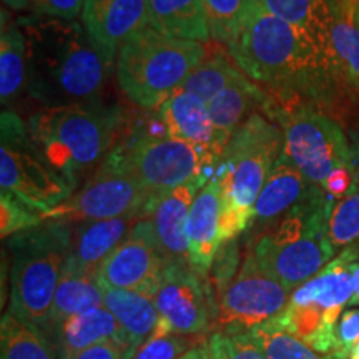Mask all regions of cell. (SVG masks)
Listing matches in <instances>:
<instances>
[{"label":"cell","mask_w":359,"mask_h":359,"mask_svg":"<svg viewBox=\"0 0 359 359\" xmlns=\"http://www.w3.org/2000/svg\"><path fill=\"white\" fill-rule=\"evenodd\" d=\"M358 180L359 168L356 161V163L348 165V167H343L331 173L325 182V185H323V190H325L326 195L331 196V198H343L346 193H349V190H351Z\"/></svg>","instance_id":"39"},{"label":"cell","mask_w":359,"mask_h":359,"mask_svg":"<svg viewBox=\"0 0 359 359\" xmlns=\"http://www.w3.org/2000/svg\"><path fill=\"white\" fill-rule=\"evenodd\" d=\"M333 201L316 187L302 203L253 240L251 253L291 293L338 255L327 238Z\"/></svg>","instance_id":"4"},{"label":"cell","mask_w":359,"mask_h":359,"mask_svg":"<svg viewBox=\"0 0 359 359\" xmlns=\"http://www.w3.org/2000/svg\"><path fill=\"white\" fill-rule=\"evenodd\" d=\"M316 185H313L291 161L281 154L255 203V218L250 226L251 238H257L302 203Z\"/></svg>","instance_id":"20"},{"label":"cell","mask_w":359,"mask_h":359,"mask_svg":"<svg viewBox=\"0 0 359 359\" xmlns=\"http://www.w3.org/2000/svg\"><path fill=\"white\" fill-rule=\"evenodd\" d=\"M27 39L19 20H13L6 8L2 11L0 35V98L4 107L11 105L22 90L27 88Z\"/></svg>","instance_id":"27"},{"label":"cell","mask_w":359,"mask_h":359,"mask_svg":"<svg viewBox=\"0 0 359 359\" xmlns=\"http://www.w3.org/2000/svg\"><path fill=\"white\" fill-rule=\"evenodd\" d=\"M148 196L133 173L125 167L114 150L102 161L100 167L75 190L69 200L50 212L43 213V222L60 219L67 223L98 222L120 217H138L145 219Z\"/></svg>","instance_id":"11"},{"label":"cell","mask_w":359,"mask_h":359,"mask_svg":"<svg viewBox=\"0 0 359 359\" xmlns=\"http://www.w3.org/2000/svg\"><path fill=\"white\" fill-rule=\"evenodd\" d=\"M208 349V359H230L226 348V336L222 333H215L206 343Z\"/></svg>","instance_id":"42"},{"label":"cell","mask_w":359,"mask_h":359,"mask_svg":"<svg viewBox=\"0 0 359 359\" xmlns=\"http://www.w3.org/2000/svg\"><path fill=\"white\" fill-rule=\"evenodd\" d=\"M269 92L248 77L238 79L208 103L210 115L217 127L226 135H231L243 125L250 116L266 114Z\"/></svg>","instance_id":"25"},{"label":"cell","mask_w":359,"mask_h":359,"mask_svg":"<svg viewBox=\"0 0 359 359\" xmlns=\"http://www.w3.org/2000/svg\"><path fill=\"white\" fill-rule=\"evenodd\" d=\"M148 24L167 37L200 43L212 40L201 0H148Z\"/></svg>","instance_id":"24"},{"label":"cell","mask_w":359,"mask_h":359,"mask_svg":"<svg viewBox=\"0 0 359 359\" xmlns=\"http://www.w3.org/2000/svg\"><path fill=\"white\" fill-rule=\"evenodd\" d=\"M48 338L55 344L58 359H70L85 349L107 341L132 348L122 326L105 306L93 308L87 313L70 318Z\"/></svg>","instance_id":"22"},{"label":"cell","mask_w":359,"mask_h":359,"mask_svg":"<svg viewBox=\"0 0 359 359\" xmlns=\"http://www.w3.org/2000/svg\"><path fill=\"white\" fill-rule=\"evenodd\" d=\"M165 264L154 224L145 218L135 223L122 243L103 259L97 276L103 288L142 291L154 298Z\"/></svg>","instance_id":"14"},{"label":"cell","mask_w":359,"mask_h":359,"mask_svg":"<svg viewBox=\"0 0 359 359\" xmlns=\"http://www.w3.org/2000/svg\"><path fill=\"white\" fill-rule=\"evenodd\" d=\"M0 359H58V353L42 327L7 311L0 323Z\"/></svg>","instance_id":"28"},{"label":"cell","mask_w":359,"mask_h":359,"mask_svg":"<svg viewBox=\"0 0 359 359\" xmlns=\"http://www.w3.org/2000/svg\"><path fill=\"white\" fill-rule=\"evenodd\" d=\"M103 306L116 318L133 349L145 343L160 320L154 298L142 291L103 288Z\"/></svg>","instance_id":"26"},{"label":"cell","mask_w":359,"mask_h":359,"mask_svg":"<svg viewBox=\"0 0 359 359\" xmlns=\"http://www.w3.org/2000/svg\"><path fill=\"white\" fill-rule=\"evenodd\" d=\"M283 133V155L313 185L323 188L336 170L356 163V155L338 120L316 107L269 95L266 114Z\"/></svg>","instance_id":"8"},{"label":"cell","mask_w":359,"mask_h":359,"mask_svg":"<svg viewBox=\"0 0 359 359\" xmlns=\"http://www.w3.org/2000/svg\"><path fill=\"white\" fill-rule=\"evenodd\" d=\"M138 217H120L74 224L72 246L67 263L83 271L97 273L100 264L123 241Z\"/></svg>","instance_id":"21"},{"label":"cell","mask_w":359,"mask_h":359,"mask_svg":"<svg viewBox=\"0 0 359 359\" xmlns=\"http://www.w3.org/2000/svg\"><path fill=\"white\" fill-rule=\"evenodd\" d=\"M240 243H238V238L224 241L219 246L215 262L208 271V276H206V286H208L213 316L219 299L223 298V294L230 288L233 280H235L238 271H240Z\"/></svg>","instance_id":"34"},{"label":"cell","mask_w":359,"mask_h":359,"mask_svg":"<svg viewBox=\"0 0 359 359\" xmlns=\"http://www.w3.org/2000/svg\"><path fill=\"white\" fill-rule=\"evenodd\" d=\"M82 25L107 65L116 62L122 45L148 24V0H87Z\"/></svg>","instance_id":"17"},{"label":"cell","mask_w":359,"mask_h":359,"mask_svg":"<svg viewBox=\"0 0 359 359\" xmlns=\"http://www.w3.org/2000/svg\"><path fill=\"white\" fill-rule=\"evenodd\" d=\"M156 120L168 137L198 148L218 167L231 137L215 125L201 98L180 88L156 109Z\"/></svg>","instance_id":"16"},{"label":"cell","mask_w":359,"mask_h":359,"mask_svg":"<svg viewBox=\"0 0 359 359\" xmlns=\"http://www.w3.org/2000/svg\"><path fill=\"white\" fill-rule=\"evenodd\" d=\"M291 291L264 269L248 250L240 271L215 311L218 333L233 336L248 333L285 311Z\"/></svg>","instance_id":"12"},{"label":"cell","mask_w":359,"mask_h":359,"mask_svg":"<svg viewBox=\"0 0 359 359\" xmlns=\"http://www.w3.org/2000/svg\"><path fill=\"white\" fill-rule=\"evenodd\" d=\"M30 137L50 167L77 188L109 156L125 127L123 111L98 102L48 107L30 116Z\"/></svg>","instance_id":"3"},{"label":"cell","mask_w":359,"mask_h":359,"mask_svg":"<svg viewBox=\"0 0 359 359\" xmlns=\"http://www.w3.org/2000/svg\"><path fill=\"white\" fill-rule=\"evenodd\" d=\"M205 57V43L167 37L147 27L120 48L115 62L116 83L135 105L156 110L182 88Z\"/></svg>","instance_id":"7"},{"label":"cell","mask_w":359,"mask_h":359,"mask_svg":"<svg viewBox=\"0 0 359 359\" xmlns=\"http://www.w3.org/2000/svg\"><path fill=\"white\" fill-rule=\"evenodd\" d=\"M74 224L47 219L7 238L11 253V299L13 316L45 327L62 269L69 257Z\"/></svg>","instance_id":"6"},{"label":"cell","mask_w":359,"mask_h":359,"mask_svg":"<svg viewBox=\"0 0 359 359\" xmlns=\"http://www.w3.org/2000/svg\"><path fill=\"white\" fill-rule=\"evenodd\" d=\"M359 341V309H346L336 326V351L333 356L348 359L354 344Z\"/></svg>","instance_id":"38"},{"label":"cell","mask_w":359,"mask_h":359,"mask_svg":"<svg viewBox=\"0 0 359 359\" xmlns=\"http://www.w3.org/2000/svg\"><path fill=\"white\" fill-rule=\"evenodd\" d=\"M348 359H359V341L356 344H354L351 353H349V358Z\"/></svg>","instance_id":"46"},{"label":"cell","mask_w":359,"mask_h":359,"mask_svg":"<svg viewBox=\"0 0 359 359\" xmlns=\"http://www.w3.org/2000/svg\"><path fill=\"white\" fill-rule=\"evenodd\" d=\"M208 180L196 178L183 183L154 206L150 222L165 263H188L187 224L193 200Z\"/></svg>","instance_id":"19"},{"label":"cell","mask_w":359,"mask_h":359,"mask_svg":"<svg viewBox=\"0 0 359 359\" xmlns=\"http://www.w3.org/2000/svg\"><path fill=\"white\" fill-rule=\"evenodd\" d=\"M98 306H103V286L97 273L83 271L65 262L43 331L50 336L70 318Z\"/></svg>","instance_id":"23"},{"label":"cell","mask_w":359,"mask_h":359,"mask_svg":"<svg viewBox=\"0 0 359 359\" xmlns=\"http://www.w3.org/2000/svg\"><path fill=\"white\" fill-rule=\"evenodd\" d=\"M114 151L147 193V218L154 206L175 188L196 178L210 180L217 172V165L203 151L168 137L163 130L135 132Z\"/></svg>","instance_id":"9"},{"label":"cell","mask_w":359,"mask_h":359,"mask_svg":"<svg viewBox=\"0 0 359 359\" xmlns=\"http://www.w3.org/2000/svg\"><path fill=\"white\" fill-rule=\"evenodd\" d=\"M178 359H208V349H206V341L198 344V346L191 348L190 351H187L182 358Z\"/></svg>","instance_id":"44"},{"label":"cell","mask_w":359,"mask_h":359,"mask_svg":"<svg viewBox=\"0 0 359 359\" xmlns=\"http://www.w3.org/2000/svg\"><path fill=\"white\" fill-rule=\"evenodd\" d=\"M228 53L246 77L275 90L278 97L330 98L318 43L263 6L228 45Z\"/></svg>","instance_id":"2"},{"label":"cell","mask_w":359,"mask_h":359,"mask_svg":"<svg viewBox=\"0 0 359 359\" xmlns=\"http://www.w3.org/2000/svg\"><path fill=\"white\" fill-rule=\"evenodd\" d=\"M349 271L353 278V298L349 306H359V259L349 264Z\"/></svg>","instance_id":"43"},{"label":"cell","mask_w":359,"mask_h":359,"mask_svg":"<svg viewBox=\"0 0 359 359\" xmlns=\"http://www.w3.org/2000/svg\"><path fill=\"white\" fill-rule=\"evenodd\" d=\"M266 12L308 34L321 50L331 15V0H262Z\"/></svg>","instance_id":"29"},{"label":"cell","mask_w":359,"mask_h":359,"mask_svg":"<svg viewBox=\"0 0 359 359\" xmlns=\"http://www.w3.org/2000/svg\"><path fill=\"white\" fill-rule=\"evenodd\" d=\"M2 2L13 11L27 12V15L75 22L79 15H82L87 0H2Z\"/></svg>","instance_id":"36"},{"label":"cell","mask_w":359,"mask_h":359,"mask_svg":"<svg viewBox=\"0 0 359 359\" xmlns=\"http://www.w3.org/2000/svg\"><path fill=\"white\" fill-rule=\"evenodd\" d=\"M354 155H356V161H358V168H359V133L354 137V145H353Z\"/></svg>","instance_id":"45"},{"label":"cell","mask_w":359,"mask_h":359,"mask_svg":"<svg viewBox=\"0 0 359 359\" xmlns=\"http://www.w3.org/2000/svg\"><path fill=\"white\" fill-rule=\"evenodd\" d=\"M160 323L172 333L201 336L213 318L206 280L190 263H167L154 293Z\"/></svg>","instance_id":"13"},{"label":"cell","mask_w":359,"mask_h":359,"mask_svg":"<svg viewBox=\"0 0 359 359\" xmlns=\"http://www.w3.org/2000/svg\"><path fill=\"white\" fill-rule=\"evenodd\" d=\"M226 348L230 359H268L263 349L257 344V341L248 333L226 336Z\"/></svg>","instance_id":"40"},{"label":"cell","mask_w":359,"mask_h":359,"mask_svg":"<svg viewBox=\"0 0 359 359\" xmlns=\"http://www.w3.org/2000/svg\"><path fill=\"white\" fill-rule=\"evenodd\" d=\"M223 198L219 178L213 175L193 200L187 224L188 263L206 280L222 241Z\"/></svg>","instance_id":"18"},{"label":"cell","mask_w":359,"mask_h":359,"mask_svg":"<svg viewBox=\"0 0 359 359\" xmlns=\"http://www.w3.org/2000/svg\"><path fill=\"white\" fill-rule=\"evenodd\" d=\"M281 154V130L263 114L250 116L231 135L215 172L222 185L223 243L250 230L259 191Z\"/></svg>","instance_id":"5"},{"label":"cell","mask_w":359,"mask_h":359,"mask_svg":"<svg viewBox=\"0 0 359 359\" xmlns=\"http://www.w3.org/2000/svg\"><path fill=\"white\" fill-rule=\"evenodd\" d=\"M0 215H2V223H0L2 238H11L17 233L30 230V228L43 223L42 213L29 208L8 193L0 195Z\"/></svg>","instance_id":"37"},{"label":"cell","mask_w":359,"mask_h":359,"mask_svg":"<svg viewBox=\"0 0 359 359\" xmlns=\"http://www.w3.org/2000/svg\"><path fill=\"white\" fill-rule=\"evenodd\" d=\"M0 190L15 196L39 213H47L75 193L45 161L30 137L29 125L13 110H4L0 120Z\"/></svg>","instance_id":"10"},{"label":"cell","mask_w":359,"mask_h":359,"mask_svg":"<svg viewBox=\"0 0 359 359\" xmlns=\"http://www.w3.org/2000/svg\"><path fill=\"white\" fill-rule=\"evenodd\" d=\"M27 39V88L43 109L100 100L110 67L83 25L47 17H19Z\"/></svg>","instance_id":"1"},{"label":"cell","mask_w":359,"mask_h":359,"mask_svg":"<svg viewBox=\"0 0 359 359\" xmlns=\"http://www.w3.org/2000/svg\"><path fill=\"white\" fill-rule=\"evenodd\" d=\"M205 343L196 336H183L172 333L167 326L156 323L154 333L142 344L130 359H178L191 348Z\"/></svg>","instance_id":"35"},{"label":"cell","mask_w":359,"mask_h":359,"mask_svg":"<svg viewBox=\"0 0 359 359\" xmlns=\"http://www.w3.org/2000/svg\"><path fill=\"white\" fill-rule=\"evenodd\" d=\"M321 57L330 97L359 100V0H331Z\"/></svg>","instance_id":"15"},{"label":"cell","mask_w":359,"mask_h":359,"mask_svg":"<svg viewBox=\"0 0 359 359\" xmlns=\"http://www.w3.org/2000/svg\"><path fill=\"white\" fill-rule=\"evenodd\" d=\"M243 75V72L224 53L213 52L212 55H206L205 60L188 75L182 90L193 93L208 105L218 93H222Z\"/></svg>","instance_id":"31"},{"label":"cell","mask_w":359,"mask_h":359,"mask_svg":"<svg viewBox=\"0 0 359 359\" xmlns=\"http://www.w3.org/2000/svg\"><path fill=\"white\" fill-rule=\"evenodd\" d=\"M327 238L336 253L359 243V180L343 198L333 201L327 218Z\"/></svg>","instance_id":"32"},{"label":"cell","mask_w":359,"mask_h":359,"mask_svg":"<svg viewBox=\"0 0 359 359\" xmlns=\"http://www.w3.org/2000/svg\"><path fill=\"white\" fill-rule=\"evenodd\" d=\"M137 349H132L125 344L114 343V341H107V343L95 344V346L85 349L79 353L77 356L70 359H130Z\"/></svg>","instance_id":"41"},{"label":"cell","mask_w":359,"mask_h":359,"mask_svg":"<svg viewBox=\"0 0 359 359\" xmlns=\"http://www.w3.org/2000/svg\"><path fill=\"white\" fill-rule=\"evenodd\" d=\"M248 334L257 341V344L263 349L268 359H338L333 354L314 351L302 339L280 330L271 321L253 327L248 331Z\"/></svg>","instance_id":"33"},{"label":"cell","mask_w":359,"mask_h":359,"mask_svg":"<svg viewBox=\"0 0 359 359\" xmlns=\"http://www.w3.org/2000/svg\"><path fill=\"white\" fill-rule=\"evenodd\" d=\"M210 37L228 47L243 32L251 17L262 7V0H201Z\"/></svg>","instance_id":"30"}]
</instances>
